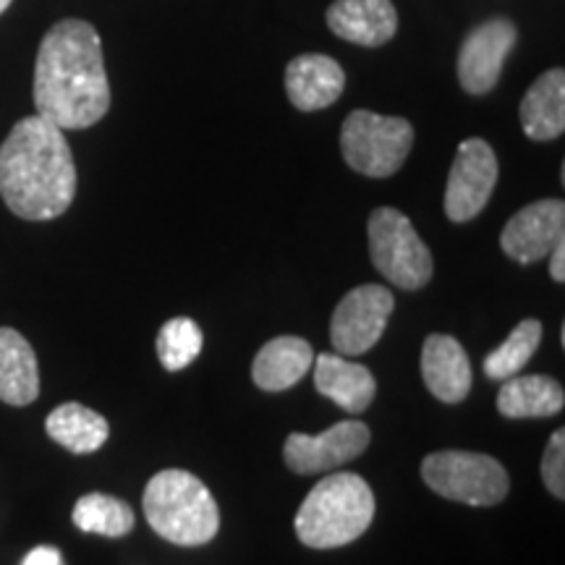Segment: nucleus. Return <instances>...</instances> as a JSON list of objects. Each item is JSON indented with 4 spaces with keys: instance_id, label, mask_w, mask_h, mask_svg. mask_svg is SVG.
<instances>
[{
    "instance_id": "7",
    "label": "nucleus",
    "mask_w": 565,
    "mask_h": 565,
    "mask_svg": "<svg viewBox=\"0 0 565 565\" xmlns=\"http://www.w3.org/2000/svg\"><path fill=\"white\" fill-rule=\"evenodd\" d=\"M366 233H370L372 265L393 286L404 291H419L427 286L433 278V254L404 212L377 207L370 215Z\"/></svg>"
},
{
    "instance_id": "24",
    "label": "nucleus",
    "mask_w": 565,
    "mask_h": 565,
    "mask_svg": "<svg viewBox=\"0 0 565 565\" xmlns=\"http://www.w3.org/2000/svg\"><path fill=\"white\" fill-rule=\"evenodd\" d=\"M202 345L204 335L200 324L189 320V317H173V320H168L160 328L158 341H154L160 364L166 366L168 372L186 370V366L202 353Z\"/></svg>"
},
{
    "instance_id": "22",
    "label": "nucleus",
    "mask_w": 565,
    "mask_h": 565,
    "mask_svg": "<svg viewBox=\"0 0 565 565\" xmlns=\"http://www.w3.org/2000/svg\"><path fill=\"white\" fill-rule=\"evenodd\" d=\"M76 529L87 534H103V536H126L134 529V511L131 505L121 498L103 492H89L76 500L74 513Z\"/></svg>"
},
{
    "instance_id": "6",
    "label": "nucleus",
    "mask_w": 565,
    "mask_h": 565,
    "mask_svg": "<svg viewBox=\"0 0 565 565\" xmlns=\"http://www.w3.org/2000/svg\"><path fill=\"white\" fill-rule=\"evenodd\" d=\"M422 479L429 490L466 505H498L511 490L505 466L492 456L469 450H440L422 461Z\"/></svg>"
},
{
    "instance_id": "14",
    "label": "nucleus",
    "mask_w": 565,
    "mask_h": 565,
    "mask_svg": "<svg viewBox=\"0 0 565 565\" xmlns=\"http://www.w3.org/2000/svg\"><path fill=\"white\" fill-rule=\"evenodd\" d=\"M345 74L330 55H299L286 68L288 100L303 113L322 110L343 95Z\"/></svg>"
},
{
    "instance_id": "20",
    "label": "nucleus",
    "mask_w": 565,
    "mask_h": 565,
    "mask_svg": "<svg viewBox=\"0 0 565 565\" xmlns=\"http://www.w3.org/2000/svg\"><path fill=\"white\" fill-rule=\"evenodd\" d=\"M565 406L563 385L547 374L508 377L498 393V412L508 419H542L561 414Z\"/></svg>"
},
{
    "instance_id": "18",
    "label": "nucleus",
    "mask_w": 565,
    "mask_h": 565,
    "mask_svg": "<svg viewBox=\"0 0 565 565\" xmlns=\"http://www.w3.org/2000/svg\"><path fill=\"white\" fill-rule=\"evenodd\" d=\"M40 395V372L34 349L19 330L0 328V401L30 406Z\"/></svg>"
},
{
    "instance_id": "27",
    "label": "nucleus",
    "mask_w": 565,
    "mask_h": 565,
    "mask_svg": "<svg viewBox=\"0 0 565 565\" xmlns=\"http://www.w3.org/2000/svg\"><path fill=\"white\" fill-rule=\"evenodd\" d=\"M550 257V275H553V280L563 282L565 280V238L555 244V249L547 254Z\"/></svg>"
},
{
    "instance_id": "3",
    "label": "nucleus",
    "mask_w": 565,
    "mask_h": 565,
    "mask_svg": "<svg viewBox=\"0 0 565 565\" xmlns=\"http://www.w3.org/2000/svg\"><path fill=\"white\" fill-rule=\"evenodd\" d=\"M141 508L158 536L179 547L207 545L221 529V508L212 492L183 469L158 471L145 487Z\"/></svg>"
},
{
    "instance_id": "13",
    "label": "nucleus",
    "mask_w": 565,
    "mask_h": 565,
    "mask_svg": "<svg viewBox=\"0 0 565 565\" xmlns=\"http://www.w3.org/2000/svg\"><path fill=\"white\" fill-rule=\"evenodd\" d=\"M422 377L443 404H461L471 391L469 353L454 335H429L422 345Z\"/></svg>"
},
{
    "instance_id": "26",
    "label": "nucleus",
    "mask_w": 565,
    "mask_h": 565,
    "mask_svg": "<svg viewBox=\"0 0 565 565\" xmlns=\"http://www.w3.org/2000/svg\"><path fill=\"white\" fill-rule=\"evenodd\" d=\"M21 565H66V563H63L58 550L51 545H42V547H34Z\"/></svg>"
},
{
    "instance_id": "8",
    "label": "nucleus",
    "mask_w": 565,
    "mask_h": 565,
    "mask_svg": "<svg viewBox=\"0 0 565 565\" xmlns=\"http://www.w3.org/2000/svg\"><path fill=\"white\" fill-rule=\"evenodd\" d=\"M395 307L393 294L377 282L349 291L330 320V341L341 356H362L383 338Z\"/></svg>"
},
{
    "instance_id": "12",
    "label": "nucleus",
    "mask_w": 565,
    "mask_h": 565,
    "mask_svg": "<svg viewBox=\"0 0 565 565\" xmlns=\"http://www.w3.org/2000/svg\"><path fill=\"white\" fill-rule=\"evenodd\" d=\"M515 45V26L508 19H492L477 26L458 53V79L469 95H484L500 79L508 53Z\"/></svg>"
},
{
    "instance_id": "4",
    "label": "nucleus",
    "mask_w": 565,
    "mask_h": 565,
    "mask_svg": "<svg viewBox=\"0 0 565 565\" xmlns=\"http://www.w3.org/2000/svg\"><path fill=\"white\" fill-rule=\"evenodd\" d=\"M374 519L372 487L359 475L324 477L296 513V536L312 550H333L356 542Z\"/></svg>"
},
{
    "instance_id": "16",
    "label": "nucleus",
    "mask_w": 565,
    "mask_h": 565,
    "mask_svg": "<svg viewBox=\"0 0 565 565\" xmlns=\"http://www.w3.org/2000/svg\"><path fill=\"white\" fill-rule=\"evenodd\" d=\"M315 387L335 406L349 414H364L372 406L377 383L374 374L362 364L345 362L341 353H320L315 356Z\"/></svg>"
},
{
    "instance_id": "28",
    "label": "nucleus",
    "mask_w": 565,
    "mask_h": 565,
    "mask_svg": "<svg viewBox=\"0 0 565 565\" xmlns=\"http://www.w3.org/2000/svg\"><path fill=\"white\" fill-rule=\"evenodd\" d=\"M9 6H11V0H0V13L9 9Z\"/></svg>"
},
{
    "instance_id": "15",
    "label": "nucleus",
    "mask_w": 565,
    "mask_h": 565,
    "mask_svg": "<svg viewBox=\"0 0 565 565\" xmlns=\"http://www.w3.org/2000/svg\"><path fill=\"white\" fill-rule=\"evenodd\" d=\"M328 26L353 45L377 47L393 40L398 13L391 0H335L328 11Z\"/></svg>"
},
{
    "instance_id": "1",
    "label": "nucleus",
    "mask_w": 565,
    "mask_h": 565,
    "mask_svg": "<svg viewBox=\"0 0 565 565\" xmlns=\"http://www.w3.org/2000/svg\"><path fill=\"white\" fill-rule=\"evenodd\" d=\"M34 108L61 131L87 129L110 108L103 42L82 19H63L40 42L34 66Z\"/></svg>"
},
{
    "instance_id": "19",
    "label": "nucleus",
    "mask_w": 565,
    "mask_h": 565,
    "mask_svg": "<svg viewBox=\"0 0 565 565\" xmlns=\"http://www.w3.org/2000/svg\"><path fill=\"white\" fill-rule=\"evenodd\" d=\"M521 126L534 141L557 139L565 131V74L545 71L521 100Z\"/></svg>"
},
{
    "instance_id": "25",
    "label": "nucleus",
    "mask_w": 565,
    "mask_h": 565,
    "mask_svg": "<svg viewBox=\"0 0 565 565\" xmlns=\"http://www.w3.org/2000/svg\"><path fill=\"white\" fill-rule=\"evenodd\" d=\"M542 479L545 487L555 494L557 500L565 498V433H557L550 437L545 456H542Z\"/></svg>"
},
{
    "instance_id": "21",
    "label": "nucleus",
    "mask_w": 565,
    "mask_h": 565,
    "mask_svg": "<svg viewBox=\"0 0 565 565\" xmlns=\"http://www.w3.org/2000/svg\"><path fill=\"white\" fill-rule=\"evenodd\" d=\"M45 429L61 448H66L68 454L76 456H87L100 450L110 435L108 419L103 414L92 412L84 404H76V401H68V404L53 408L45 422Z\"/></svg>"
},
{
    "instance_id": "9",
    "label": "nucleus",
    "mask_w": 565,
    "mask_h": 565,
    "mask_svg": "<svg viewBox=\"0 0 565 565\" xmlns=\"http://www.w3.org/2000/svg\"><path fill=\"white\" fill-rule=\"evenodd\" d=\"M498 183V158L484 139H466L458 147L445 189V215L454 223L475 221L487 207Z\"/></svg>"
},
{
    "instance_id": "10",
    "label": "nucleus",
    "mask_w": 565,
    "mask_h": 565,
    "mask_svg": "<svg viewBox=\"0 0 565 565\" xmlns=\"http://www.w3.org/2000/svg\"><path fill=\"white\" fill-rule=\"evenodd\" d=\"M370 440V427L364 422H338L322 435L291 433L282 445V458L296 475H324L362 456Z\"/></svg>"
},
{
    "instance_id": "11",
    "label": "nucleus",
    "mask_w": 565,
    "mask_h": 565,
    "mask_svg": "<svg viewBox=\"0 0 565 565\" xmlns=\"http://www.w3.org/2000/svg\"><path fill=\"white\" fill-rule=\"evenodd\" d=\"M561 238H565V204L563 200H542L515 212L500 233V246L515 263L534 265L545 259Z\"/></svg>"
},
{
    "instance_id": "23",
    "label": "nucleus",
    "mask_w": 565,
    "mask_h": 565,
    "mask_svg": "<svg viewBox=\"0 0 565 565\" xmlns=\"http://www.w3.org/2000/svg\"><path fill=\"white\" fill-rule=\"evenodd\" d=\"M542 341V324L540 320H521L515 330L505 338L503 345H498L490 356L484 359V374L490 380L503 383L508 377H515L529 359L534 356Z\"/></svg>"
},
{
    "instance_id": "5",
    "label": "nucleus",
    "mask_w": 565,
    "mask_h": 565,
    "mask_svg": "<svg viewBox=\"0 0 565 565\" xmlns=\"http://www.w3.org/2000/svg\"><path fill=\"white\" fill-rule=\"evenodd\" d=\"M414 145V129L406 118L353 110L343 121L341 152L356 173L387 179L398 173Z\"/></svg>"
},
{
    "instance_id": "17",
    "label": "nucleus",
    "mask_w": 565,
    "mask_h": 565,
    "mask_svg": "<svg viewBox=\"0 0 565 565\" xmlns=\"http://www.w3.org/2000/svg\"><path fill=\"white\" fill-rule=\"evenodd\" d=\"M315 351L303 338L296 335H280L267 341L263 349L257 351L252 364L254 385L259 391L280 393L294 387L299 380L312 370Z\"/></svg>"
},
{
    "instance_id": "2",
    "label": "nucleus",
    "mask_w": 565,
    "mask_h": 565,
    "mask_svg": "<svg viewBox=\"0 0 565 565\" xmlns=\"http://www.w3.org/2000/svg\"><path fill=\"white\" fill-rule=\"evenodd\" d=\"M0 196L21 221H53L76 196V166L66 137L38 113L21 118L0 147Z\"/></svg>"
}]
</instances>
